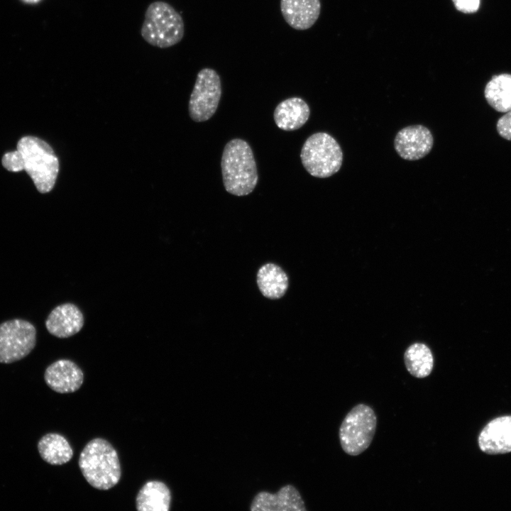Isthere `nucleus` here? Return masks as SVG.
Returning <instances> with one entry per match:
<instances>
[{
    "instance_id": "f257e3e1",
    "label": "nucleus",
    "mask_w": 511,
    "mask_h": 511,
    "mask_svg": "<svg viewBox=\"0 0 511 511\" xmlns=\"http://www.w3.org/2000/svg\"><path fill=\"white\" fill-rule=\"evenodd\" d=\"M224 188L231 194L242 197L251 194L258 175L253 152L249 144L233 138L224 146L221 160Z\"/></svg>"
},
{
    "instance_id": "f03ea898",
    "label": "nucleus",
    "mask_w": 511,
    "mask_h": 511,
    "mask_svg": "<svg viewBox=\"0 0 511 511\" xmlns=\"http://www.w3.org/2000/svg\"><path fill=\"white\" fill-rule=\"evenodd\" d=\"M78 464L85 480L97 490H109L121 479L118 453L104 439L97 437L90 440L81 451Z\"/></svg>"
},
{
    "instance_id": "7ed1b4c3",
    "label": "nucleus",
    "mask_w": 511,
    "mask_h": 511,
    "mask_svg": "<svg viewBox=\"0 0 511 511\" xmlns=\"http://www.w3.org/2000/svg\"><path fill=\"white\" fill-rule=\"evenodd\" d=\"M21 153L23 170L32 179L40 193L51 191L59 171V161L51 146L35 136L21 138L17 143Z\"/></svg>"
},
{
    "instance_id": "20e7f679",
    "label": "nucleus",
    "mask_w": 511,
    "mask_h": 511,
    "mask_svg": "<svg viewBox=\"0 0 511 511\" xmlns=\"http://www.w3.org/2000/svg\"><path fill=\"white\" fill-rule=\"evenodd\" d=\"M184 33L183 19L170 4L156 1L148 5L141 30L148 43L160 48H169L180 42Z\"/></svg>"
},
{
    "instance_id": "39448f33",
    "label": "nucleus",
    "mask_w": 511,
    "mask_h": 511,
    "mask_svg": "<svg viewBox=\"0 0 511 511\" xmlns=\"http://www.w3.org/2000/svg\"><path fill=\"white\" fill-rule=\"evenodd\" d=\"M307 172L318 178H326L341 167L343 152L338 142L325 132H317L307 138L300 153Z\"/></svg>"
},
{
    "instance_id": "423d86ee",
    "label": "nucleus",
    "mask_w": 511,
    "mask_h": 511,
    "mask_svg": "<svg viewBox=\"0 0 511 511\" xmlns=\"http://www.w3.org/2000/svg\"><path fill=\"white\" fill-rule=\"evenodd\" d=\"M377 417L368 405H355L344 418L339 430L343 451L348 455L358 456L370 445L375 434Z\"/></svg>"
},
{
    "instance_id": "0eeeda50",
    "label": "nucleus",
    "mask_w": 511,
    "mask_h": 511,
    "mask_svg": "<svg viewBox=\"0 0 511 511\" xmlns=\"http://www.w3.org/2000/svg\"><path fill=\"white\" fill-rule=\"evenodd\" d=\"M221 83L219 74L212 68L204 67L197 75L189 101V114L195 122L209 120L215 114L221 97Z\"/></svg>"
},
{
    "instance_id": "6e6552de",
    "label": "nucleus",
    "mask_w": 511,
    "mask_h": 511,
    "mask_svg": "<svg viewBox=\"0 0 511 511\" xmlns=\"http://www.w3.org/2000/svg\"><path fill=\"white\" fill-rule=\"evenodd\" d=\"M36 330L29 322L14 319L0 324V363H11L27 356L34 348Z\"/></svg>"
},
{
    "instance_id": "1a4fd4ad",
    "label": "nucleus",
    "mask_w": 511,
    "mask_h": 511,
    "mask_svg": "<svg viewBox=\"0 0 511 511\" xmlns=\"http://www.w3.org/2000/svg\"><path fill=\"white\" fill-rule=\"evenodd\" d=\"M434 138L430 130L423 125H412L400 130L394 140L397 153L404 160H417L432 150Z\"/></svg>"
},
{
    "instance_id": "9d476101",
    "label": "nucleus",
    "mask_w": 511,
    "mask_h": 511,
    "mask_svg": "<svg viewBox=\"0 0 511 511\" xmlns=\"http://www.w3.org/2000/svg\"><path fill=\"white\" fill-rule=\"evenodd\" d=\"M251 511H306L304 502L292 485L287 484L275 493L260 491L253 498Z\"/></svg>"
},
{
    "instance_id": "9b49d317",
    "label": "nucleus",
    "mask_w": 511,
    "mask_h": 511,
    "mask_svg": "<svg viewBox=\"0 0 511 511\" xmlns=\"http://www.w3.org/2000/svg\"><path fill=\"white\" fill-rule=\"evenodd\" d=\"M44 379L48 386L55 392L71 393L81 388L84 382V373L72 361L60 359L48 366Z\"/></svg>"
},
{
    "instance_id": "f8f14e48",
    "label": "nucleus",
    "mask_w": 511,
    "mask_h": 511,
    "mask_svg": "<svg viewBox=\"0 0 511 511\" xmlns=\"http://www.w3.org/2000/svg\"><path fill=\"white\" fill-rule=\"evenodd\" d=\"M480 450L488 454L511 452V416H502L488 422L478 436Z\"/></svg>"
},
{
    "instance_id": "ddd939ff",
    "label": "nucleus",
    "mask_w": 511,
    "mask_h": 511,
    "mask_svg": "<svg viewBox=\"0 0 511 511\" xmlns=\"http://www.w3.org/2000/svg\"><path fill=\"white\" fill-rule=\"evenodd\" d=\"M83 325V314L79 307L72 303H64L55 307L45 322L48 332L61 339L77 334Z\"/></svg>"
},
{
    "instance_id": "4468645a",
    "label": "nucleus",
    "mask_w": 511,
    "mask_h": 511,
    "mask_svg": "<svg viewBox=\"0 0 511 511\" xmlns=\"http://www.w3.org/2000/svg\"><path fill=\"white\" fill-rule=\"evenodd\" d=\"M280 10L290 26L304 31L311 28L317 21L321 3L320 0H280Z\"/></svg>"
},
{
    "instance_id": "2eb2a0df",
    "label": "nucleus",
    "mask_w": 511,
    "mask_h": 511,
    "mask_svg": "<svg viewBox=\"0 0 511 511\" xmlns=\"http://www.w3.org/2000/svg\"><path fill=\"white\" fill-rule=\"evenodd\" d=\"M310 109L300 97H291L280 102L275 107L273 119L276 126L286 131L300 128L308 121Z\"/></svg>"
},
{
    "instance_id": "dca6fc26",
    "label": "nucleus",
    "mask_w": 511,
    "mask_h": 511,
    "mask_svg": "<svg viewBox=\"0 0 511 511\" xmlns=\"http://www.w3.org/2000/svg\"><path fill=\"white\" fill-rule=\"evenodd\" d=\"M171 500L170 490L165 483L149 480L138 490L136 507L138 511H168Z\"/></svg>"
},
{
    "instance_id": "f3484780",
    "label": "nucleus",
    "mask_w": 511,
    "mask_h": 511,
    "mask_svg": "<svg viewBox=\"0 0 511 511\" xmlns=\"http://www.w3.org/2000/svg\"><path fill=\"white\" fill-rule=\"evenodd\" d=\"M257 283L263 296L277 300L285 294L288 288V278L280 266L267 263L259 268Z\"/></svg>"
},
{
    "instance_id": "a211bd4d",
    "label": "nucleus",
    "mask_w": 511,
    "mask_h": 511,
    "mask_svg": "<svg viewBox=\"0 0 511 511\" xmlns=\"http://www.w3.org/2000/svg\"><path fill=\"white\" fill-rule=\"evenodd\" d=\"M38 450L43 460L51 465L65 464L73 456V450L69 441L57 433L44 435L38 443Z\"/></svg>"
},
{
    "instance_id": "6ab92c4d",
    "label": "nucleus",
    "mask_w": 511,
    "mask_h": 511,
    "mask_svg": "<svg viewBox=\"0 0 511 511\" xmlns=\"http://www.w3.org/2000/svg\"><path fill=\"white\" fill-rule=\"evenodd\" d=\"M485 98L495 111L506 113L511 110V75H495L487 83Z\"/></svg>"
},
{
    "instance_id": "aec40b11",
    "label": "nucleus",
    "mask_w": 511,
    "mask_h": 511,
    "mask_svg": "<svg viewBox=\"0 0 511 511\" xmlns=\"http://www.w3.org/2000/svg\"><path fill=\"white\" fill-rule=\"evenodd\" d=\"M404 362L407 370L417 378L429 376L434 367L432 351L422 343H414L407 347L404 353Z\"/></svg>"
},
{
    "instance_id": "412c9836",
    "label": "nucleus",
    "mask_w": 511,
    "mask_h": 511,
    "mask_svg": "<svg viewBox=\"0 0 511 511\" xmlns=\"http://www.w3.org/2000/svg\"><path fill=\"white\" fill-rule=\"evenodd\" d=\"M1 162L3 166L9 171L19 172L23 170V158L20 151L17 149L5 153Z\"/></svg>"
},
{
    "instance_id": "4be33fe9",
    "label": "nucleus",
    "mask_w": 511,
    "mask_h": 511,
    "mask_svg": "<svg viewBox=\"0 0 511 511\" xmlns=\"http://www.w3.org/2000/svg\"><path fill=\"white\" fill-rule=\"evenodd\" d=\"M496 128L502 138L511 141V110L498 119Z\"/></svg>"
},
{
    "instance_id": "5701e85b",
    "label": "nucleus",
    "mask_w": 511,
    "mask_h": 511,
    "mask_svg": "<svg viewBox=\"0 0 511 511\" xmlns=\"http://www.w3.org/2000/svg\"><path fill=\"white\" fill-rule=\"evenodd\" d=\"M457 10L466 13H471L478 11L480 0H453Z\"/></svg>"
},
{
    "instance_id": "b1692460",
    "label": "nucleus",
    "mask_w": 511,
    "mask_h": 511,
    "mask_svg": "<svg viewBox=\"0 0 511 511\" xmlns=\"http://www.w3.org/2000/svg\"><path fill=\"white\" fill-rule=\"evenodd\" d=\"M23 1L28 4H36L39 2L40 0H22Z\"/></svg>"
}]
</instances>
